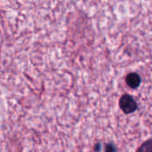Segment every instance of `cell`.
I'll use <instances>...</instances> for the list:
<instances>
[{
  "instance_id": "1",
  "label": "cell",
  "mask_w": 152,
  "mask_h": 152,
  "mask_svg": "<svg viewBox=\"0 0 152 152\" xmlns=\"http://www.w3.org/2000/svg\"><path fill=\"white\" fill-rule=\"evenodd\" d=\"M119 107L124 113L131 114L137 110L138 105L135 100L131 95L124 94L119 100Z\"/></svg>"
},
{
  "instance_id": "2",
  "label": "cell",
  "mask_w": 152,
  "mask_h": 152,
  "mask_svg": "<svg viewBox=\"0 0 152 152\" xmlns=\"http://www.w3.org/2000/svg\"><path fill=\"white\" fill-rule=\"evenodd\" d=\"M126 84L128 86H130L133 89H135L140 86L142 79H141V77L137 73L132 72L126 76Z\"/></svg>"
},
{
  "instance_id": "3",
  "label": "cell",
  "mask_w": 152,
  "mask_h": 152,
  "mask_svg": "<svg viewBox=\"0 0 152 152\" xmlns=\"http://www.w3.org/2000/svg\"><path fill=\"white\" fill-rule=\"evenodd\" d=\"M138 151H152V140H150L143 143L138 149Z\"/></svg>"
},
{
  "instance_id": "4",
  "label": "cell",
  "mask_w": 152,
  "mask_h": 152,
  "mask_svg": "<svg viewBox=\"0 0 152 152\" xmlns=\"http://www.w3.org/2000/svg\"><path fill=\"white\" fill-rule=\"evenodd\" d=\"M105 151H117V149H116L115 145H113V144H107L105 146Z\"/></svg>"
}]
</instances>
